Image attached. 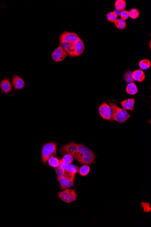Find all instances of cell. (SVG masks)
Instances as JSON below:
<instances>
[{
  "label": "cell",
  "mask_w": 151,
  "mask_h": 227,
  "mask_svg": "<svg viewBox=\"0 0 151 227\" xmlns=\"http://www.w3.org/2000/svg\"><path fill=\"white\" fill-rule=\"evenodd\" d=\"M80 37L76 32H70L68 31H64L59 37V40L61 41L74 43L79 39Z\"/></svg>",
  "instance_id": "ba28073f"
},
{
  "label": "cell",
  "mask_w": 151,
  "mask_h": 227,
  "mask_svg": "<svg viewBox=\"0 0 151 227\" xmlns=\"http://www.w3.org/2000/svg\"><path fill=\"white\" fill-rule=\"evenodd\" d=\"M130 17L133 20L137 19L138 18L140 15L139 10L136 8H133L129 11Z\"/></svg>",
  "instance_id": "7402d4cb"
},
{
  "label": "cell",
  "mask_w": 151,
  "mask_h": 227,
  "mask_svg": "<svg viewBox=\"0 0 151 227\" xmlns=\"http://www.w3.org/2000/svg\"><path fill=\"white\" fill-rule=\"evenodd\" d=\"M79 168V167H78L77 165L71 164L70 165L69 167L68 171L72 173L76 174V173H78Z\"/></svg>",
  "instance_id": "f1b7e54d"
},
{
  "label": "cell",
  "mask_w": 151,
  "mask_h": 227,
  "mask_svg": "<svg viewBox=\"0 0 151 227\" xmlns=\"http://www.w3.org/2000/svg\"><path fill=\"white\" fill-rule=\"evenodd\" d=\"M60 43V45L69 55L70 57H74V43L65 41H61Z\"/></svg>",
  "instance_id": "4fadbf2b"
},
{
  "label": "cell",
  "mask_w": 151,
  "mask_h": 227,
  "mask_svg": "<svg viewBox=\"0 0 151 227\" xmlns=\"http://www.w3.org/2000/svg\"><path fill=\"white\" fill-rule=\"evenodd\" d=\"M25 84L24 79L20 76L17 74L12 76V85L14 86L13 91L18 90H23L25 87Z\"/></svg>",
  "instance_id": "30bf717a"
},
{
  "label": "cell",
  "mask_w": 151,
  "mask_h": 227,
  "mask_svg": "<svg viewBox=\"0 0 151 227\" xmlns=\"http://www.w3.org/2000/svg\"><path fill=\"white\" fill-rule=\"evenodd\" d=\"M99 112L101 117L105 120L111 121L112 112L109 105L104 102L99 107Z\"/></svg>",
  "instance_id": "8992f818"
},
{
  "label": "cell",
  "mask_w": 151,
  "mask_h": 227,
  "mask_svg": "<svg viewBox=\"0 0 151 227\" xmlns=\"http://www.w3.org/2000/svg\"><path fill=\"white\" fill-rule=\"evenodd\" d=\"M132 72H133V71L130 70L129 71L126 72L124 74L123 78H124V80L126 83L129 84V83H133L134 81L132 78Z\"/></svg>",
  "instance_id": "cb8c5ba5"
},
{
  "label": "cell",
  "mask_w": 151,
  "mask_h": 227,
  "mask_svg": "<svg viewBox=\"0 0 151 227\" xmlns=\"http://www.w3.org/2000/svg\"><path fill=\"white\" fill-rule=\"evenodd\" d=\"M109 106L112 109V115L111 121H116L120 123H123L130 118L127 111L118 107L116 104L108 100Z\"/></svg>",
  "instance_id": "7a4b0ae2"
},
{
  "label": "cell",
  "mask_w": 151,
  "mask_h": 227,
  "mask_svg": "<svg viewBox=\"0 0 151 227\" xmlns=\"http://www.w3.org/2000/svg\"><path fill=\"white\" fill-rule=\"evenodd\" d=\"M76 176V174L71 172L68 171H65L63 177L68 180H74Z\"/></svg>",
  "instance_id": "484cf974"
},
{
  "label": "cell",
  "mask_w": 151,
  "mask_h": 227,
  "mask_svg": "<svg viewBox=\"0 0 151 227\" xmlns=\"http://www.w3.org/2000/svg\"><path fill=\"white\" fill-rule=\"evenodd\" d=\"M132 78L134 81L141 83L145 79V74L142 70H136L132 72Z\"/></svg>",
  "instance_id": "9a60e30c"
},
{
  "label": "cell",
  "mask_w": 151,
  "mask_h": 227,
  "mask_svg": "<svg viewBox=\"0 0 151 227\" xmlns=\"http://www.w3.org/2000/svg\"><path fill=\"white\" fill-rule=\"evenodd\" d=\"M78 144L72 142L68 144L62 146L59 149V153L62 155L65 154H71L73 156L77 151Z\"/></svg>",
  "instance_id": "52a82bcc"
},
{
  "label": "cell",
  "mask_w": 151,
  "mask_h": 227,
  "mask_svg": "<svg viewBox=\"0 0 151 227\" xmlns=\"http://www.w3.org/2000/svg\"><path fill=\"white\" fill-rule=\"evenodd\" d=\"M107 20L111 23H114L117 19L118 15L114 11L109 12L106 15Z\"/></svg>",
  "instance_id": "603a6c76"
},
{
  "label": "cell",
  "mask_w": 151,
  "mask_h": 227,
  "mask_svg": "<svg viewBox=\"0 0 151 227\" xmlns=\"http://www.w3.org/2000/svg\"><path fill=\"white\" fill-rule=\"evenodd\" d=\"M77 196V194L74 189H65L57 193L58 198L67 204L76 201Z\"/></svg>",
  "instance_id": "277c9868"
},
{
  "label": "cell",
  "mask_w": 151,
  "mask_h": 227,
  "mask_svg": "<svg viewBox=\"0 0 151 227\" xmlns=\"http://www.w3.org/2000/svg\"><path fill=\"white\" fill-rule=\"evenodd\" d=\"M120 16L121 19L125 21L129 19V18L130 17L129 11L125 10L120 11Z\"/></svg>",
  "instance_id": "4316f807"
},
{
  "label": "cell",
  "mask_w": 151,
  "mask_h": 227,
  "mask_svg": "<svg viewBox=\"0 0 151 227\" xmlns=\"http://www.w3.org/2000/svg\"><path fill=\"white\" fill-rule=\"evenodd\" d=\"M72 156L77 162L83 165L93 164L96 159L95 153L83 144H78L77 151Z\"/></svg>",
  "instance_id": "6da1fadb"
},
{
  "label": "cell",
  "mask_w": 151,
  "mask_h": 227,
  "mask_svg": "<svg viewBox=\"0 0 151 227\" xmlns=\"http://www.w3.org/2000/svg\"><path fill=\"white\" fill-rule=\"evenodd\" d=\"M68 56V53L65 51L61 45H59L53 52L51 54V58L54 62L58 63L64 61V59Z\"/></svg>",
  "instance_id": "5b68a950"
},
{
  "label": "cell",
  "mask_w": 151,
  "mask_h": 227,
  "mask_svg": "<svg viewBox=\"0 0 151 227\" xmlns=\"http://www.w3.org/2000/svg\"><path fill=\"white\" fill-rule=\"evenodd\" d=\"M62 160L66 163L71 164L73 162L74 158L71 154H67L64 155V157Z\"/></svg>",
  "instance_id": "d4e9b609"
},
{
  "label": "cell",
  "mask_w": 151,
  "mask_h": 227,
  "mask_svg": "<svg viewBox=\"0 0 151 227\" xmlns=\"http://www.w3.org/2000/svg\"><path fill=\"white\" fill-rule=\"evenodd\" d=\"M135 102V100L134 98H130L120 102V103L123 108L125 110H130L133 112Z\"/></svg>",
  "instance_id": "5bb4252c"
},
{
  "label": "cell",
  "mask_w": 151,
  "mask_h": 227,
  "mask_svg": "<svg viewBox=\"0 0 151 227\" xmlns=\"http://www.w3.org/2000/svg\"><path fill=\"white\" fill-rule=\"evenodd\" d=\"M54 170L56 173L57 178L63 177L64 176V170L62 169L60 166L54 168Z\"/></svg>",
  "instance_id": "83f0119b"
},
{
  "label": "cell",
  "mask_w": 151,
  "mask_h": 227,
  "mask_svg": "<svg viewBox=\"0 0 151 227\" xmlns=\"http://www.w3.org/2000/svg\"><path fill=\"white\" fill-rule=\"evenodd\" d=\"M0 89L1 93H5L8 95L12 90V85L9 78L5 77L0 82Z\"/></svg>",
  "instance_id": "9c48e42d"
},
{
  "label": "cell",
  "mask_w": 151,
  "mask_h": 227,
  "mask_svg": "<svg viewBox=\"0 0 151 227\" xmlns=\"http://www.w3.org/2000/svg\"><path fill=\"white\" fill-rule=\"evenodd\" d=\"M57 180L60 184L61 191L68 189L74 185V180H70L64 177L57 178Z\"/></svg>",
  "instance_id": "7c38bea8"
},
{
  "label": "cell",
  "mask_w": 151,
  "mask_h": 227,
  "mask_svg": "<svg viewBox=\"0 0 151 227\" xmlns=\"http://www.w3.org/2000/svg\"><path fill=\"white\" fill-rule=\"evenodd\" d=\"M127 4L125 0H116L115 3L116 10L119 11L124 10L126 8Z\"/></svg>",
  "instance_id": "e0dca14e"
},
{
  "label": "cell",
  "mask_w": 151,
  "mask_h": 227,
  "mask_svg": "<svg viewBox=\"0 0 151 227\" xmlns=\"http://www.w3.org/2000/svg\"><path fill=\"white\" fill-rule=\"evenodd\" d=\"M151 63L150 61L147 59H142L139 62V66L141 70H146L149 69L151 67Z\"/></svg>",
  "instance_id": "ac0fdd59"
},
{
  "label": "cell",
  "mask_w": 151,
  "mask_h": 227,
  "mask_svg": "<svg viewBox=\"0 0 151 227\" xmlns=\"http://www.w3.org/2000/svg\"><path fill=\"white\" fill-rule=\"evenodd\" d=\"M49 165L53 168H56L59 165L60 159L55 157H52L48 160Z\"/></svg>",
  "instance_id": "ffe728a7"
},
{
  "label": "cell",
  "mask_w": 151,
  "mask_h": 227,
  "mask_svg": "<svg viewBox=\"0 0 151 227\" xmlns=\"http://www.w3.org/2000/svg\"><path fill=\"white\" fill-rule=\"evenodd\" d=\"M56 142H47L42 146L41 149V162L44 165H47L48 160L52 157H54L56 155Z\"/></svg>",
  "instance_id": "3957f363"
},
{
  "label": "cell",
  "mask_w": 151,
  "mask_h": 227,
  "mask_svg": "<svg viewBox=\"0 0 151 227\" xmlns=\"http://www.w3.org/2000/svg\"><path fill=\"white\" fill-rule=\"evenodd\" d=\"M126 92L130 95H135L138 92V89L134 83H129L126 88Z\"/></svg>",
  "instance_id": "2e32d148"
},
{
  "label": "cell",
  "mask_w": 151,
  "mask_h": 227,
  "mask_svg": "<svg viewBox=\"0 0 151 227\" xmlns=\"http://www.w3.org/2000/svg\"><path fill=\"white\" fill-rule=\"evenodd\" d=\"M115 26L117 29L120 30H123L126 28V22L121 19H117L114 22Z\"/></svg>",
  "instance_id": "44dd1931"
},
{
  "label": "cell",
  "mask_w": 151,
  "mask_h": 227,
  "mask_svg": "<svg viewBox=\"0 0 151 227\" xmlns=\"http://www.w3.org/2000/svg\"><path fill=\"white\" fill-rule=\"evenodd\" d=\"M70 164L66 163L63 161L62 159H60V163H59V166L64 171H68L69 167V165Z\"/></svg>",
  "instance_id": "f546056e"
},
{
  "label": "cell",
  "mask_w": 151,
  "mask_h": 227,
  "mask_svg": "<svg viewBox=\"0 0 151 227\" xmlns=\"http://www.w3.org/2000/svg\"><path fill=\"white\" fill-rule=\"evenodd\" d=\"M90 172V167L88 165H82L81 167H79L78 173L82 176H86L88 175Z\"/></svg>",
  "instance_id": "d6986e66"
},
{
  "label": "cell",
  "mask_w": 151,
  "mask_h": 227,
  "mask_svg": "<svg viewBox=\"0 0 151 227\" xmlns=\"http://www.w3.org/2000/svg\"><path fill=\"white\" fill-rule=\"evenodd\" d=\"M85 49L84 42L80 38L74 43V57L82 55L84 52Z\"/></svg>",
  "instance_id": "8fae6325"
}]
</instances>
